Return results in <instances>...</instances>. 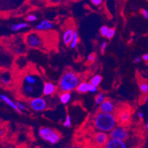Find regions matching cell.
<instances>
[{
	"mask_svg": "<svg viewBox=\"0 0 148 148\" xmlns=\"http://www.w3.org/2000/svg\"><path fill=\"white\" fill-rule=\"evenodd\" d=\"M74 29L73 27H68L64 31L63 33V42L66 46H70L73 41L74 33Z\"/></svg>",
	"mask_w": 148,
	"mask_h": 148,
	"instance_id": "obj_12",
	"label": "cell"
},
{
	"mask_svg": "<svg viewBox=\"0 0 148 148\" xmlns=\"http://www.w3.org/2000/svg\"><path fill=\"white\" fill-rule=\"evenodd\" d=\"M139 89L143 94H148V83L146 81H141L139 83Z\"/></svg>",
	"mask_w": 148,
	"mask_h": 148,
	"instance_id": "obj_22",
	"label": "cell"
},
{
	"mask_svg": "<svg viewBox=\"0 0 148 148\" xmlns=\"http://www.w3.org/2000/svg\"><path fill=\"white\" fill-rule=\"evenodd\" d=\"M108 140V136L105 132H97L93 136V141L98 146H105Z\"/></svg>",
	"mask_w": 148,
	"mask_h": 148,
	"instance_id": "obj_9",
	"label": "cell"
},
{
	"mask_svg": "<svg viewBox=\"0 0 148 148\" xmlns=\"http://www.w3.org/2000/svg\"><path fill=\"white\" fill-rule=\"evenodd\" d=\"M109 30L110 28L108 26H106V25H103L99 30V33L100 35H101V36L104 37H104H106L108 33V32H109Z\"/></svg>",
	"mask_w": 148,
	"mask_h": 148,
	"instance_id": "obj_24",
	"label": "cell"
},
{
	"mask_svg": "<svg viewBox=\"0 0 148 148\" xmlns=\"http://www.w3.org/2000/svg\"><path fill=\"white\" fill-rule=\"evenodd\" d=\"M105 148H127V145L124 141L110 138L105 145Z\"/></svg>",
	"mask_w": 148,
	"mask_h": 148,
	"instance_id": "obj_11",
	"label": "cell"
},
{
	"mask_svg": "<svg viewBox=\"0 0 148 148\" xmlns=\"http://www.w3.org/2000/svg\"><path fill=\"white\" fill-rule=\"evenodd\" d=\"M90 2L95 6H99L102 4L103 0H90Z\"/></svg>",
	"mask_w": 148,
	"mask_h": 148,
	"instance_id": "obj_33",
	"label": "cell"
},
{
	"mask_svg": "<svg viewBox=\"0 0 148 148\" xmlns=\"http://www.w3.org/2000/svg\"><path fill=\"white\" fill-rule=\"evenodd\" d=\"M145 128H146V130L148 131V121H147V122L146 126H145Z\"/></svg>",
	"mask_w": 148,
	"mask_h": 148,
	"instance_id": "obj_39",
	"label": "cell"
},
{
	"mask_svg": "<svg viewBox=\"0 0 148 148\" xmlns=\"http://www.w3.org/2000/svg\"><path fill=\"white\" fill-rule=\"evenodd\" d=\"M81 77L79 74L68 70L61 77L58 85V89L61 92H71L77 88L79 83H81Z\"/></svg>",
	"mask_w": 148,
	"mask_h": 148,
	"instance_id": "obj_2",
	"label": "cell"
},
{
	"mask_svg": "<svg viewBox=\"0 0 148 148\" xmlns=\"http://www.w3.org/2000/svg\"><path fill=\"white\" fill-rule=\"evenodd\" d=\"M118 123L113 113L98 112L93 117V125L96 130L101 132H110Z\"/></svg>",
	"mask_w": 148,
	"mask_h": 148,
	"instance_id": "obj_1",
	"label": "cell"
},
{
	"mask_svg": "<svg viewBox=\"0 0 148 148\" xmlns=\"http://www.w3.org/2000/svg\"><path fill=\"white\" fill-rule=\"evenodd\" d=\"M29 27V24L26 22H22V23L14 24L11 26V30L13 31H18V30H22V29H25Z\"/></svg>",
	"mask_w": 148,
	"mask_h": 148,
	"instance_id": "obj_19",
	"label": "cell"
},
{
	"mask_svg": "<svg viewBox=\"0 0 148 148\" xmlns=\"http://www.w3.org/2000/svg\"><path fill=\"white\" fill-rule=\"evenodd\" d=\"M38 87H39L38 86L30 85V84H26V83H25L23 86V90H24V92H25L27 94L32 95L34 94V92L36 91Z\"/></svg>",
	"mask_w": 148,
	"mask_h": 148,
	"instance_id": "obj_17",
	"label": "cell"
},
{
	"mask_svg": "<svg viewBox=\"0 0 148 148\" xmlns=\"http://www.w3.org/2000/svg\"><path fill=\"white\" fill-rule=\"evenodd\" d=\"M116 119H117V122L119 123L125 127L126 125H128V123L130 122L131 115L128 109H123V110L119 111Z\"/></svg>",
	"mask_w": 148,
	"mask_h": 148,
	"instance_id": "obj_7",
	"label": "cell"
},
{
	"mask_svg": "<svg viewBox=\"0 0 148 148\" xmlns=\"http://www.w3.org/2000/svg\"><path fill=\"white\" fill-rule=\"evenodd\" d=\"M116 107L112 100L109 99H105L104 101L100 104L99 111L107 113H113L115 111Z\"/></svg>",
	"mask_w": 148,
	"mask_h": 148,
	"instance_id": "obj_8",
	"label": "cell"
},
{
	"mask_svg": "<svg viewBox=\"0 0 148 148\" xmlns=\"http://www.w3.org/2000/svg\"><path fill=\"white\" fill-rule=\"evenodd\" d=\"M30 108L37 112L44 111L47 108V100L43 97H35L30 100L29 103Z\"/></svg>",
	"mask_w": 148,
	"mask_h": 148,
	"instance_id": "obj_6",
	"label": "cell"
},
{
	"mask_svg": "<svg viewBox=\"0 0 148 148\" xmlns=\"http://www.w3.org/2000/svg\"><path fill=\"white\" fill-rule=\"evenodd\" d=\"M115 34H116V29L115 28H110L109 32H108V35H107L106 38L108 40H110L114 37Z\"/></svg>",
	"mask_w": 148,
	"mask_h": 148,
	"instance_id": "obj_26",
	"label": "cell"
},
{
	"mask_svg": "<svg viewBox=\"0 0 148 148\" xmlns=\"http://www.w3.org/2000/svg\"><path fill=\"white\" fill-rule=\"evenodd\" d=\"M2 81L4 83H5V84H8V83L10 82V77H8L4 75V76L2 77Z\"/></svg>",
	"mask_w": 148,
	"mask_h": 148,
	"instance_id": "obj_34",
	"label": "cell"
},
{
	"mask_svg": "<svg viewBox=\"0 0 148 148\" xmlns=\"http://www.w3.org/2000/svg\"><path fill=\"white\" fill-rule=\"evenodd\" d=\"M109 136L110 138L125 141L129 138V131L124 126H116L111 130Z\"/></svg>",
	"mask_w": 148,
	"mask_h": 148,
	"instance_id": "obj_5",
	"label": "cell"
},
{
	"mask_svg": "<svg viewBox=\"0 0 148 148\" xmlns=\"http://www.w3.org/2000/svg\"><path fill=\"white\" fill-rule=\"evenodd\" d=\"M79 32H78L77 30H74V33H73V41L71 42L70 47H71V49H75L76 47H77L78 43H79Z\"/></svg>",
	"mask_w": 148,
	"mask_h": 148,
	"instance_id": "obj_20",
	"label": "cell"
},
{
	"mask_svg": "<svg viewBox=\"0 0 148 148\" xmlns=\"http://www.w3.org/2000/svg\"><path fill=\"white\" fill-rule=\"evenodd\" d=\"M105 100V96L103 93H99L95 97V103L96 105H100Z\"/></svg>",
	"mask_w": 148,
	"mask_h": 148,
	"instance_id": "obj_23",
	"label": "cell"
},
{
	"mask_svg": "<svg viewBox=\"0 0 148 148\" xmlns=\"http://www.w3.org/2000/svg\"><path fill=\"white\" fill-rule=\"evenodd\" d=\"M97 91H98V87L89 83V84H88V92H90V93H95V92H96Z\"/></svg>",
	"mask_w": 148,
	"mask_h": 148,
	"instance_id": "obj_28",
	"label": "cell"
},
{
	"mask_svg": "<svg viewBox=\"0 0 148 148\" xmlns=\"http://www.w3.org/2000/svg\"><path fill=\"white\" fill-rule=\"evenodd\" d=\"M0 98L2 99V100H3L5 103H6L8 105H10V106L11 107V108H13L14 110H15L16 111L18 112V113H22V111H21L18 109V107H17L16 104L12 101V100H10L9 97H8L7 96H5V95H4V94H1V95H0Z\"/></svg>",
	"mask_w": 148,
	"mask_h": 148,
	"instance_id": "obj_14",
	"label": "cell"
},
{
	"mask_svg": "<svg viewBox=\"0 0 148 148\" xmlns=\"http://www.w3.org/2000/svg\"><path fill=\"white\" fill-rule=\"evenodd\" d=\"M107 47H108V42L107 41H104L101 43V46H100V50H101V53H104V52L106 50Z\"/></svg>",
	"mask_w": 148,
	"mask_h": 148,
	"instance_id": "obj_32",
	"label": "cell"
},
{
	"mask_svg": "<svg viewBox=\"0 0 148 148\" xmlns=\"http://www.w3.org/2000/svg\"><path fill=\"white\" fill-rule=\"evenodd\" d=\"M71 97H72V95L71 93L69 92H62L59 96V100L62 104H67L69 103V101L71 100Z\"/></svg>",
	"mask_w": 148,
	"mask_h": 148,
	"instance_id": "obj_16",
	"label": "cell"
},
{
	"mask_svg": "<svg viewBox=\"0 0 148 148\" xmlns=\"http://www.w3.org/2000/svg\"><path fill=\"white\" fill-rule=\"evenodd\" d=\"M88 84L87 82H82L79 83L77 88H76V92L79 94H84L88 92Z\"/></svg>",
	"mask_w": 148,
	"mask_h": 148,
	"instance_id": "obj_18",
	"label": "cell"
},
{
	"mask_svg": "<svg viewBox=\"0 0 148 148\" xmlns=\"http://www.w3.org/2000/svg\"><path fill=\"white\" fill-rule=\"evenodd\" d=\"M140 14L145 19H148V10L145 8H142L140 10Z\"/></svg>",
	"mask_w": 148,
	"mask_h": 148,
	"instance_id": "obj_29",
	"label": "cell"
},
{
	"mask_svg": "<svg viewBox=\"0 0 148 148\" xmlns=\"http://www.w3.org/2000/svg\"><path fill=\"white\" fill-rule=\"evenodd\" d=\"M2 135H3V130L0 128V138L2 136Z\"/></svg>",
	"mask_w": 148,
	"mask_h": 148,
	"instance_id": "obj_38",
	"label": "cell"
},
{
	"mask_svg": "<svg viewBox=\"0 0 148 148\" xmlns=\"http://www.w3.org/2000/svg\"><path fill=\"white\" fill-rule=\"evenodd\" d=\"M67 148H70V147H67Z\"/></svg>",
	"mask_w": 148,
	"mask_h": 148,
	"instance_id": "obj_40",
	"label": "cell"
},
{
	"mask_svg": "<svg viewBox=\"0 0 148 148\" xmlns=\"http://www.w3.org/2000/svg\"><path fill=\"white\" fill-rule=\"evenodd\" d=\"M26 44L32 49H41L45 45L44 38L39 33L30 32L26 35Z\"/></svg>",
	"mask_w": 148,
	"mask_h": 148,
	"instance_id": "obj_4",
	"label": "cell"
},
{
	"mask_svg": "<svg viewBox=\"0 0 148 148\" xmlns=\"http://www.w3.org/2000/svg\"><path fill=\"white\" fill-rule=\"evenodd\" d=\"M39 136L51 145L59 143L61 140V135L55 130L48 127H42L39 130Z\"/></svg>",
	"mask_w": 148,
	"mask_h": 148,
	"instance_id": "obj_3",
	"label": "cell"
},
{
	"mask_svg": "<svg viewBox=\"0 0 148 148\" xmlns=\"http://www.w3.org/2000/svg\"><path fill=\"white\" fill-rule=\"evenodd\" d=\"M53 27V24L47 20H42L40 24H37L35 27V30L37 31H43V30H48Z\"/></svg>",
	"mask_w": 148,
	"mask_h": 148,
	"instance_id": "obj_13",
	"label": "cell"
},
{
	"mask_svg": "<svg viewBox=\"0 0 148 148\" xmlns=\"http://www.w3.org/2000/svg\"><path fill=\"white\" fill-rule=\"evenodd\" d=\"M16 104L17 107L18 108V109L21 111H25L26 110V106L25 105H24L23 103H20V102H17V103H16Z\"/></svg>",
	"mask_w": 148,
	"mask_h": 148,
	"instance_id": "obj_30",
	"label": "cell"
},
{
	"mask_svg": "<svg viewBox=\"0 0 148 148\" xmlns=\"http://www.w3.org/2000/svg\"><path fill=\"white\" fill-rule=\"evenodd\" d=\"M101 81H102V77L99 75H96L91 78L90 83H91L92 85H94L98 87L100 85V83H101Z\"/></svg>",
	"mask_w": 148,
	"mask_h": 148,
	"instance_id": "obj_21",
	"label": "cell"
},
{
	"mask_svg": "<svg viewBox=\"0 0 148 148\" xmlns=\"http://www.w3.org/2000/svg\"><path fill=\"white\" fill-rule=\"evenodd\" d=\"M24 81L26 84H30V85L37 86V83L39 81L37 77L34 75H26L24 77Z\"/></svg>",
	"mask_w": 148,
	"mask_h": 148,
	"instance_id": "obj_15",
	"label": "cell"
},
{
	"mask_svg": "<svg viewBox=\"0 0 148 148\" xmlns=\"http://www.w3.org/2000/svg\"><path fill=\"white\" fill-rule=\"evenodd\" d=\"M37 19H38V17L34 14H30L26 17V21H27L28 22H36V21H37Z\"/></svg>",
	"mask_w": 148,
	"mask_h": 148,
	"instance_id": "obj_27",
	"label": "cell"
},
{
	"mask_svg": "<svg viewBox=\"0 0 148 148\" xmlns=\"http://www.w3.org/2000/svg\"><path fill=\"white\" fill-rule=\"evenodd\" d=\"M58 89V87L51 82H45L42 87V94L45 96H51L53 95L56 90Z\"/></svg>",
	"mask_w": 148,
	"mask_h": 148,
	"instance_id": "obj_10",
	"label": "cell"
},
{
	"mask_svg": "<svg viewBox=\"0 0 148 148\" xmlns=\"http://www.w3.org/2000/svg\"><path fill=\"white\" fill-rule=\"evenodd\" d=\"M96 59V55L94 53H91L88 55V61L90 63H93Z\"/></svg>",
	"mask_w": 148,
	"mask_h": 148,
	"instance_id": "obj_31",
	"label": "cell"
},
{
	"mask_svg": "<svg viewBox=\"0 0 148 148\" xmlns=\"http://www.w3.org/2000/svg\"><path fill=\"white\" fill-rule=\"evenodd\" d=\"M141 61V58H140L139 57H136V58H135L134 60H133V63H140Z\"/></svg>",
	"mask_w": 148,
	"mask_h": 148,
	"instance_id": "obj_37",
	"label": "cell"
},
{
	"mask_svg": "<svg viewBox=\"0 0 148 148\" xmlns=\"http://www.w3.org/2000/svg\"><path fill=\"white\" fill-rule=\"evenodd\" d=\"M71 125H72V120H71V116L69 114H67L65 120L63 123V126L65 127V128H71Z\"/></svg>",
	"mask_w": 148,
	"mask_h": 148,
	"instance_id": "obj_25",
	"label": "cell"
},
{
	"mask_svg": "<svg viewBox=\"0 0 148 148\" xmlns=\"http://www.w3.org/2000/svg\"><path fill=\"white\" fill-rule=\"evenodd\" d=\"M137 116H138V117L139 119H143L144 117H145V114H144V113L142 111H138Z\"/></svg>",
	"mask_w": 148,
	"mask_h": 148,
	"instance_id": "obj_36",
	"label": "cell"
},
{
	"mask_svg": "<svg viewBox=\"0 0 148 148\" xmlns=\"http://www.w3.org/2000/svg\"><path fill=\"white\" fill-rule=\"evenodd\" d=\"M142 60L145 62H148V53L144 54L142 55Z\"/></svg>",
	"mask_w": 148,
	"mask_h": 148,
	"instance_id": "obj_35",
	"label": "cell"
}]
</instances>
